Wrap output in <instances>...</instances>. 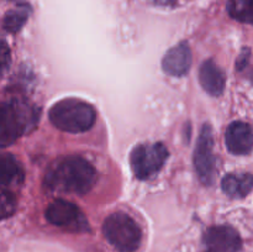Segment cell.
Wrapping results in <instances>:
<instances>
[{
	"mask_svg": "<svg viewBox=\"0 0 253 252\" xmlns=\"http://www.w3.org/2000/svg\"><path fill=\"white\" fill-rule=\"evenodd\" d=\"M156 4L162 5V6H173L177 2V0H153Z\"/></svg>",
	"mask_w": 253,
	"mask_h": 252,
	"instance_id": "cell-18",
	"label": "cell"
},
{
	"mask_svg": "<svg viewBox=\"0 0 253 252\" xmlns=\"http://www.w3.org/2000/svg\"><path fill=\"white\" fill-rule=\"evenodd\" d=\"M199 82L203 89L211 96L221 95L226 85L224 72L212 59H208L200 66Z\"/></svg>",
	"mask_w": 253,
	"mask_h": 252,
	"instance_id": "cell-11",
	"label": "cell"
},
{
	"mask_svg": "<svg viewBox=\"0 0 253 252\" xmlns=\"http://www.w3.org/2000/svg\"><path fill=\"white\" fill-rule=\"evenodd\" d=\"M225 142L229 152L236 156H246L253 150V128L244 121L230 124L225 133Z\"/></svg>",
	"mask_w": 253,
	"mask_h": 252,
	"instance_id": "cell-9",
	"label": "cell"
},
{
	"mask_svg": "<svg viewBox=\"0 0 253 252\" xmlns=\"http://www.w3.org/2000/svg\"><path fill=\"white\" fill-rule=\"evenodd\" d=\"M192 66V51L187 42H180L169 49L162 59V68L169 76L182 77Z\"/></svg>",
	"mask_w": 253,
	"mask_h": 252,
	"instance_id": "cell-10",
	"label": "cell"
},
{
	"mask_svg": "<svg viewBox=\"0 0 253 252\" xmlns=\"http://www.w3.org/2000/svg\"><path fill=\"white\" fill-rule=\"evenodd\" d=\"M103 231L109 244L119 252H136L141 246V227L126 212L109 215L104 221Z\"/></svg>",
	"mask_w": 253,
	"mask_h": 252,
	"instance_id": "cell-3",
	"label": "cell"
},
{
	"mask_svg": "<svg viewBox=\"0 0 253 252\" xmlns=\"http://www.w3.org/2000/svg\"><path fill=\"white\" fill-rule=\"evenodd\" d=\"M16 210V199H15L14 194L10 193V190L2 189L1 192V217L6 219V217L11 216Z\"/></svg>",
	"mask_w": 253,
	"mask_h": 252,
	"instance_id": "cell-16",
	"label": "cell"
},
{
	"mask_svg": "<svg viewBox=\"0 0 253 252\" xmlns=\"http://www.w3.org/2000/svg\"><path fill=\"white\" fill-rule=\"evenodd\" d=\"M32 119H36L30 106L20 100L11 99L2 104L0 119V136L4 147L11 145L25 131L29 130Z\"/></svg>",
	"mask_w": 253,
	"mask_h": 252,
	"instance_id": "cell-4",
	"label": "cell"
},
{
	"mask_svg": "<svg viewBox=\"0 0 253 252\" xmlns=\"http://www.w3.org/2000/svg\"><path fill=\"white\" fill-rule=\"evenodd\" d=\"M46 219L54 226L71 232H86L90 230L82 210L76 204L64 199L54 200L47 207Z\"/></svg>",
	"mask_w": 253,
	"mask_h": 252,
	"instance_id": "cell-6",
	"label": "cell"
},
{
	"mask_svg": "<svg viewBox=\"0 0 253 252\" xmlns=\"http://www.w3.org/2000/svg\"><path fill=\"white\" fill-rule=\"evenodd\" d=\"M49 121L66 132L81 133L90 130L96 120L93 105L74 98L63 99L54 104L48 113Z\"/></svg>",
	"mask_w": 253,
	"mask_h": 252,
	"instance_id": "cell-2",
	"label": "cell"
},
{
	"mask_svg": "<svg viewBox=\"0 0 253 252\" xmlns=\"http://www.w3.org/2000/svg\"><path fill=\"white\" fill-rule=\"evenodd\" d=\"M205 252H239L242 241L239 232L229 225H216L204 235Z\"/></svg>",
	"mask_w": 253,
	"mask_h": 252,
	"instance_id": "cell-8",
	"label": "cell"
},
{
	"mask_svg": "<svg viewBox=\"0 0 253 252\" xmlns=\"http://www.w3.org/2000/svg\"><path fill=\"white\" fill-rule=\"evenodd\" d=\"M227 11L232 19L253 25V0H229Z\"/></svg>",
	"mask_w": 253,
	"mask_h": 252,
	"instance_id": "cell-15",
	"label": "cell"
},
{
	"mask_svg": "<svg viewBox=\"0 0 253 252\" xmlns=\"http://www.w3.org/2000/svg\"><path fill=\"white\" fill-rule=\"evenodd\" d=\"M31 15V6L29 4H19L14 9L9 10L2 20V26L10 34H16L26 24Z\"/></svg>",
	"mask_w": 253,
	"mask_h": 252,
	"instance_id": "cell-14",
	"label": "cell"
},
{
	"mask_svg": "<svg viewBox=\"0 0 253 252\" xmlns=\"http://www.w3.org/2000/svg\"><path fill=\"white\" fill-rule=\"evenodd\" d=\"M194 166L200 180L210 185L216 173V158L214 155V136L210 125L203 126L194 152Z\"/></svg>",
	"mask_w": 253,
	"mask_h": 252,
	"instance_id": "cell-7",
	"label": "cell"
},
{
	"mask_svg": "<svg viewBox=\"0 0 253 252\" xmlns=\"http://www.w3.org/2000/svg\"><path fill=\"white\" fill-rule=\"evenodd\" d=\"M10 64V51L7 48L6 42L2 41V47H1V67H2V73H5V71L7 69Z\"/></svg>",
	"mask_w": 253,
	"mask_h": 252,
	"instance_id": "cell-17",
	"label": "cell"
},
{
	"mask_svg": "<svg viewBox=\"0 0 253 252\" xmlns=\"http://www.w3.org/2000/svg\"><path fill=\"white\" fill-rule=\"evenodd\" d=\"M221 188L226 195L236 199L247 197L253 189V174L250 173H231L225 175Z\"/></svg>",
	"mask_w": 253,
	"mask_h": 252,
	"instance_id": "cell-12",
	"label": "cell"
},
{
	"mask_svg": "<svg viewBox=\"0 0 253 252\" xmlns=\"http://www.w3.org/2000/svg\"><path fill=\"white\" fill-rule=\"evenodd\" d=\"M24 177V168L19 160L9 153L2 155L0 161V183L2 187L21 184Z\"/></svg>",
	"mask_w": 253,
	"mask_h": 252,
	"instance_id": "cell-13",
	"label": "cell"
},
{
	"mask_svg": "<svg viewBox=\"0 0 253 252\" xmlns=\"http://www.w3.org/2000/svg\"><path fill=\"white\" fill-rule=\"evenodd\" d=\"M95 168L81 156H66L49 166L43 185L49 190L84 195L96 182Z\"/></svg>",
	"mask_w": 253,
	"mask_h": 252,
	"instance_id": "cell-1",
	"label": "cell"
},
{
	"mask_svg": "<svg viewBox=\"0 0 253 252\" xmlns=\"http://www.w3.org/2000/svg\"><path fill=\"white\" fill-rule=\"evenodd\" d=\"M168 155L167 147L161 142L137 145L131 151V169L138 179H150L160 172Z\"/></svg>",
	"mask_w": 253,
	"mask_h": 252,
	"instance_id": "cell-5",
	"label": "cell"
}]
</instances>
